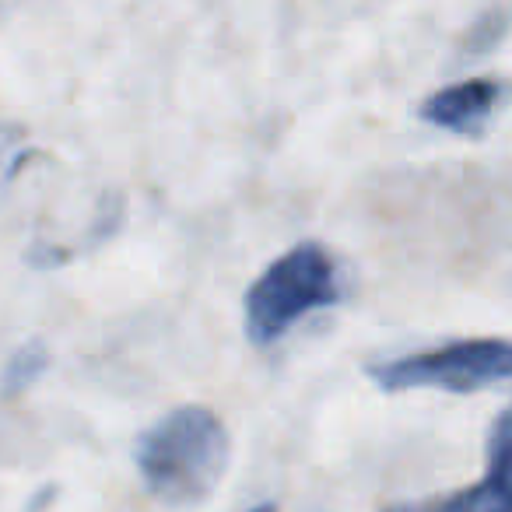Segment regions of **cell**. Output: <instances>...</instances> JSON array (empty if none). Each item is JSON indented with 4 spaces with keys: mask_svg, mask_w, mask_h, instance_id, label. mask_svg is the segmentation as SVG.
<instances>
[{
    "mask_svg": "<svg viewBox=\"0 0 512 512\" xmlns=\"http://www.w3.org/2000/svg\"><path fill=\"white\" fill-rule=\"evenodd\" d=\"M344 299L341 267L320 242H299L278 256L246 292V337L271 348L306 316Z\"/></svg>",
    "mask_w": 512,
    "mask_h": 512,
    "instance_id": "obj_2",
    "label": "cell"
},
{
    "mask_svg": "<svg viewBox=\"0 0 512 512\" xmlns=\"http://www.w3.org/2000/svg\"><path fill=\"white\" fill-rule=\"evenodd\" d=\"M249 512H278V505H274V502H264V505H253Z\"/></svg>",
    "mask_w": 512,
    "mask_h": 512,
    "instance_id": "obj_7",
    "label": "cell"
},
{
    "mask_svg": "<svg viewBox=\"0 0 512 512\" xmlns=\"http://www.w3.org/2000/svg\"><path fill=\"white\" fill-rule=\"evenodd\" d=\"M228 432L207 407L186 404L137 439L134 463L144 488L172 509H193L218 488L228 467Z\"/></svg>",
    "mask_w": 512,
    "mask_h": 512,
    "instance_id": "obj_1",
    "label": "cell"
},
{
    "mask_svg": "<svg viewBox=\"0 0 512 512\" xmlns=\"http://www.w3.org/2000/svg\"><path fill=\"white\" fill-rule=\"evenodd\" d=\"M25 158H29V151H25L22 137L0 130V183H8V179L25 165Z\"/></svg>",
    "mask_w": 512,
    "mask_h": 512,
    "instance_id": "obj_6",
    "label": "cell"
},
{
    "mask_svg": "<svg viewBox=\"0 0 512 512\" xmlns=\"http://www.w3.org/2000/svg\"><path fill=\"white\" fill-rule=\"evenodd\" d=\"M383 512H512V404L488 432V467L481 481L453 495L386 505Z\"/></svg>",
    "mask_w": 512,
    "mask_h": 512,
    "instance_id": "obj_4",
    "label": "cell"
},
{
    "mask_svg": "<svg viewBox=\"0 0 512 512\" xmlns=\"http://www.w3.org/2000/svg\"><path fill=\"white\" fill-rule=\"evenodd\" d=\"M369 376L386 393H400V390L477 393V390H488V386L512 383V341H505V337L449 341L442 348L414 351V355L372 365Z\"/></svg>",
    "mask_w": 512,
    "mask_h": 512,
    "instance_id": "obj_3",
    "label": "cell"
},
{
    "mask_svg": "<svg viewBox=\"0 0 512 512\" xmlns=\"http://www.w3.org/2000/svg\"><path fill=\"white\" fill-rule=\"evenodd\" d=\"M505 95H509V88L502 81L470 78L428 95L418 113L421 120L439 130H449V134H460V137H477L491 123V116L498 113Z\"/></svg>",
    "mask_w": 512,
    "mask_h": 512,
    "instance_id": "obj_5",
    "label": "cell"
}]
</instances>
